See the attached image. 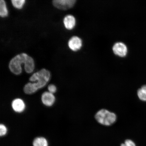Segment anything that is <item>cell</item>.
Returning a JSON list of instances; mask_svg holds the SVG:
<instances>
[{
  "label": "cell",
  "mask_w": 146,
  "mask_h": 146,
  "mask_svg": "<svg viewBox=\"0 0 146 146\" xmlns=\"http://www.w3.org/2000/svg\"><path fill=\"white\" fill-rule=\"evenodd\" d=\"M137 96L141 101L146 102V85L143 86L138 89Z\"/></svg>",
  "instance_id": "obj_13"
},
{
  "label": "cell",
  "mask_w": 146,
  "mask_h": 146,
  "mask_svg": "<svg viewBox=\"0 0 146 146\" xmlns=\"http://www.w3.org/2000/svg\"><path fill=\"white\" fill-rule=\"evenodd\" d=\"M95 117L98 123L105 126L113 125L117 119L116 115L114 113L105 109H102L98 111Z\"/></svg>",
  "instance_id": "obj_3"
},
{
  "label": "cell",
  "mask_w": 146,
  "mask_h": 146,
  "mask_svg": "<svg viewBox=\"0 0 146 146\" xmlns=\"http://www.w3.org/2000/svg\"><path fill=\"white\" fill-rule=\"evenodd\" d=\"M33 146H48V143L46 139L43 137H38L35 139L33 142Z\"/></svg>",
  "instance_id": "obj_12"
},
{
  "label": "cell",
  "mask_w": 146,
  "mask_h": 146,
  "mask_svg": "<svg viewBox=\"0 0 146 146\" xmlns=\"http://www.w3.org/2000/svg\"><path fill=\"white\" fill-rule=\"evenodd\" d=\"M11 106L15 112L17 113H22L26 107L24 101L20 98H16L13 100Z\"/></svg>",
  "instance_id": "obj_8"
},
{
  "label": "cell",
  "mask_w": 146,
  "mask_h": 146,
  "mask_svg": "<svg viewBox=\"0 0 146 146\" xmlns=\"http://www.w3.org/2000/svg\"><path fill=\"white\" fill-rule=\"evenodd\" d=\"M41 100L42 103L46 106L52 107L56 101L55 97L54 94L48 91H46L42 94Z\"/></svg>",
  "instance_id": "obj_6"
},
{
  "label": "cell",
  "mask_w": 146,
  "mask_h": 146,
  "mask_svg": "<svg viewBox=\"0 0 146 146\" xmlns=\"http://www.w3.org/2000/svg\"><path fill=\"white\" fill-rule=\"evenodd\" d=\"M23 90L25 94L30 95L34 94L38 89L35 84L32 82H29L25 85Z\"/></svg>",
  "instance_id": "obj_10"
},
{
  "label": "cell",
  "mask_w": 146,
  "mask_h": 146,
  "mask_svg": "<svg viewBox=\"0 0 146 146\" xmlns=\"http://www.w3.org/2000/svg\"><path fill=\"white\" fill-rule=\"evenodd\" d=\"M121 146H136L134 142L129 139L126 140L125 143L121 144Z\"/></svg>",
  "instance_id": "obj_17"
},
{
  "label": "cell",
  "mask_w": 146,
  "mask_h": 146,
  "mask_svg": "<svg viewBox=\"0 0 146 146\" xmlns=\"http://www.w3.org/2000/svg\"><path fill=\"white\" fill-rule=\"evenodd\" d=\"M8 132V129L6 126L4 124H1L0 125V135L1 136H5Z\"/></svg>",
  "instance_id": "obj_15"
},
{
  "label": "cell",
  "mask_w": 146,
  "mask_h": 146,
  "mask_svg": "<svg viewBox=\"0 0 146 146\" xmlns=\"http://www.w3.org/2000/svg\"><path fill=\"white\" fill-rule=\"evenodd\" d=\"M8 15V11L7 9L5 2L4 0L0 1V16L2 18L7 17Z\"/></svg>",
  "instance_id": "obj_11"
},
{
  "label": "cell",
  "mask_w": 146,
  "mask_h": 146,
  "mask_svg": "<svg viewBox=\"0 0 146 146\" xmlns=\"http://www.w3.org/2000/svg\"><path fill=\"white\" fill-rule=\"evenodd\" d=\"M51 78L50 73L47 69L43 68L33 74L29 80L34 83L38 90L44 87L48 83Z\"/></svg>",
  "instance_id": "obj_2"
},
{
  "label": "cell",
  "mask_w": 146,
  "mask_h": 146,
  "mask_svg": "<svg viewBox=\"0 0 146 146\" xmlns=\"http://www.w3.org/2000/svg\"><path fill=\"white\" fill-rule=\"evenodd\" d=\"M76 19L74 16L68 15L65 16L63 19V23L66 29L71 30L74 29L76 25Z\"/></svg>",
  "instance_id": "obj_9"
},
{
  "label": "cell",
  "mask_w": 146,
  "mask_h": 146,
  "mask_svg": "<svg viewBox=\"0 0 146 146\" xmlns=\"http://www.w3.org/2000/svg\"><path fill=\"white\" fill-rule=\"evenodd\" d=\"M76 2V0H54L52 4L56 8L65 10L72 8Z\"/></svg>",
  "instance_id": "obj_4"
},
{
  "label": "cell",
  "mask_w": 146,
  "mask_h": 146,
  "mask_svg": "<svg viewBox=\"0 0 146 146\" xmlns=\"http://www.w3.org/2000/svg\"><path fill=\"white\" fill-rule=\"evenodd\" d=\"M48 92L54 94L57 91V88L55 85L52 84L49 85L48 87Z\"/></svg>",
  "instance_id": "obj_16"
},
{
  "label": "cell",
  "mask_w": 146,
  "mask_h": 146,
  "mask_svg": "<svg viewBox=\"0 0 146 146\" xmlns=\"http://www.w3.org/2000/svg\"><path fill=\"white\" fill-rule=\"evenodd\" d=\"M82 41L78 36H74L71 37L68 42L69 48L73 51L76 52L80 50L82 46Z\"/></svg>",
  "instance_id": "obj_7"
},
{
  "label": "cell",
  "mask_w": 146,
  "mask_h": 146,
  "mask_svg": "<svg viewBox=\"0 0 146 146\" xmlns=\"http://www.w3.org/2000/svg\"><path fill=\"white\" fill-rule=\"evenodd\" d=\"M24 64L25 70L27 74L34 72L35 67L34 60L25 53L18 54L11 60L9 64L11 72L16 75H19L22 72L21 65Z\"/></svg>",
  "instance_id": "obj_1"
},
{
  "label": "cell",
  "mask_w": 146,
  "mask_h": 146,
  "mask_svg": "<svg viewBox=\"0 0 146 146\" xmlns=\"http://www.w3.org/2000/svg\"><path fill=\"white\" fill-rule=\"evenodd\" d=\"M112 50L114 53L120 57H125L127 53V46L122 42H117L113 46Z\"/></svg>",
  "instance_id": "obj_5"
},
{
  "label": "cell",
  "mask_w": 146,
  "mask_h": 146,
  "mask_svg": "<svg viewBox=\"0 0 146 146\" xmlns=\"http://www.w3.org/2000/svg\"><path fill=\"white\" fill-rule=\"evenodd\" d=\"M25 0H12L13 5L16 9H21L23 8L25 3Z\"/></svg>",
  "instance_id": "obj_14"
}]
</instances>
